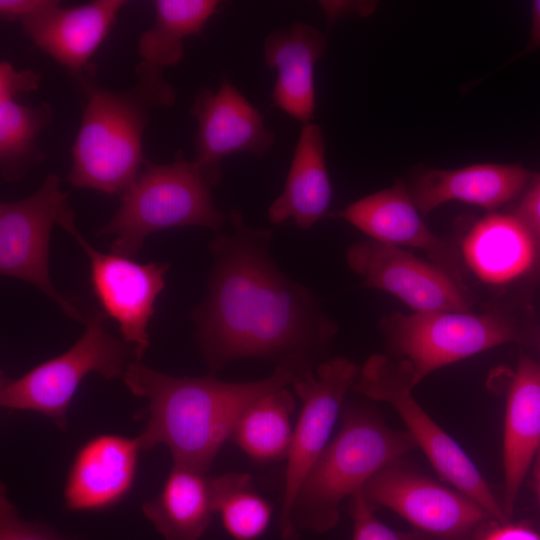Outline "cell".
Masks as SVG:
<instances>
[{"mask_svg": "<svg viewBox=\"0 0 540 540\" xmlns=\"http://www.w3.org/2000/svg\"><path fill=\"white\" fill-rule=\"evenodd\" d=\"M0 540H80L62 535L51 526L22 518L9 500L6 486L0 487Z\"/></svg>", "mask_w": 540, "mask_h": 540, "instance_id": "cell-28", "label": "cell"}, {"mask_svg": "<svg viewBox=\"0 0 540 540\" xmlns=\"http://www.w3.org/2000/svg\"><path fill=\"white\" fill-rule=\"evenodd\" d=\"M361 492L373 511L389 508L433 540H465L492 518L474 500L415 471L402 458L378 471Z\"/></svg>", "mask_w": 540, "mask_h": 540, "instance_id": "cell-11", "label": "cell"}, {"mask_svg": "<svg viewBox=\"0 0 540 540\" xmlns=\"http://www.w3.org/2000/svg\"><path fill=\"white\" fill-rule=\"evenodd\" d=\"M60 3L55 0H0V16L3 20L21 23Z\"/></svg>", "mask_w": 540, "mask_h": 540, "instance_id": "cell-32", "label": "cell"}, {"mask_svg": "<svg viewBox=\"0 0 540 540\" xmlns=\"http://www.w3.org/2000/svg\"><path fill=\"white\" fill-rule=\"evenodd\" d=\"M141 450L137 437L109 433L87 440L67 472L63 488L66 508L95 512L121 502L134 484Z\"/></svg>", "mask_w": 540, "mask_h": 540, "instance_id": "cell-16", "label": "cell"}, {"mask_svg": "<svg viewBox=\"0 0 540 540\" xmlns=\"http://www.w3.org/2000/svg\"><path fill=\"white\" fill-rule=\"evenodd\" d=\"M217 183L181 150L166 164H144L121 194L118 209L96 233L112 236V253L133 258L145 239L162 230L200 226L219 232L227 215L213 201Z\"/></svg>", "mask_w": 540, "mask_h": 540, "instance_id": "cell-5", "label": "cell"}, {"mask_svg": "<svg viewBox=\"0 0 540 540\" xmlns=\"http://www.w3.org/2000/svg\"><path fill=\"white\" fill-rule=\"evenodd\" d=\"M135 74L126 90L100 85L95 70L75 79L85 104L66 177L72 187L122 194L147 162L143 136L152 113L174 105L176 92L160 68L140 61Z\"/></svg>", "mask_w": 540, "mask_h": 540, "instance_id": "cell-3", "label": "cell"}, {"mask_svg": "<svg viewBox=\"0 0 540 540\" xmlns=\"http://www.w3.org/2000/svg\"><path fill=\"white\" fill-rule=\"evenodd\" d=\"M535 460H540V448H539V451H538V453H537V455H536V459H535Z\"/></svg>", "mask_w": 540, "mask_h": 540, "instance_id": "cell-36", "label": "cell"}, {"mask_svg": "<svg viewBox=\"0 0 540 540\" xmlns=\"http://www.w3.org/2000/svg\"><path fill=\"white\" fill-rule=\"evenodd\" d=\"M190 114L197 122L192 160L217 184L224 158L241 152L262 157L275 143L261 113L227 77L218 89L201 90Z\"/></svg>", "mask_w": 540, "mask_h": 540, "instance_id": "cell-14", "label": "cell"}, {"mask_svg": "<svg viewBox=\"0 0 540 540\" xmlns=\"http://www.w3.org/2000/svg\"><path fill=\"white\" fill-rule=\"evenodd\" d=\"M540 48V0L532 4V30L524 53Z\"/></svg>", "mask_w": 540, "mask_h": 540, "instance_id": "cell-34", "label": "cell"}, {"mask_svg": "<svg viewBox=\"0 0 540 540\" xmlns=\"http://www.w3.org/2000/svg\"><path fill=\"white\" fill-rule=\"evenodd\" d=\"M220 5L216 0L153 1L154 24L138 39L141 61L162 70L177 66L184 55V38L202 36Z\"/></svg>", "mask_w": 540, "mask_h": 540, "instance_id": "cell-25", "label": "cell"}, {"mask_svg": "<svg viewBox=\"0 0 540 540\" xmlns=\"http://www.w3.org/2000/svg\"><path fill=\"white\" fill-rule=\"evenodd\" d=\"M332 195L323 130L304 123L283 191L270 205L268 219L273 224L292 219L299 229H310L329 213Z\"/></svg>", "mask_w": 540, "mask_h": 540, "instance_id": "cell-23", "label": "cell"}, {"mask_svg": "<svg viewBox=\"0 0 540 540\" xmlns=\"http://www.w3.org/2000/svg\"><path fill=\"white\" fill-rule=\"evenodd\" d=\"M207 472L173 464L160 493L142 505L164 540H200L214 512Z\"/></svg>", "mask_w": 540, "mask_h": 540, "instance_id": "cell-24", "label": "cell"}, {"mask_svg": "<svg viewBox=\"0 0 540 540\" xmlns=\"http://www.w3.org/2000/svg\"><path fill=\"white\" fill-rule=\"evenodd\" d=\"M539 448L540 364L524 356L508 388L504 421L501 506L509 520L522 482Z\"/></svg>", "mask_w": 540, "mask_h": 540, "instance_id": "cell-22", "label": "cell"}, {"mask_svg": "<svg viewBox=\"0 0 540 540\" xmlns=\"http://www.w3.org/2000/svg\"><path fill=\"white\" fill-rule=\"evenodd\" d=\"M122 377L133 395L147 401L148 419L137 436L141 449L164 444L173 464L207 472L246 408L300 376L276 367L268 377L249 382L222 381L213 374L174 377L134 359Z\"/></svg>", "mask_w": 540, "mask_h": 540, "instance_id": "cell-2", "label": "cell"}, {"mask_svg": "<svg viewBox=\"0 0 540 540\" xmlns=\"http://www.w3.org/2000/svg\"><path fill=\"white\" fill-rule=\"evenodd\" d=\"M515 214L540 244V174L536 175L530 182Z\"/></svg>", "mask_w": 540, "mask_h": 540, "instance_id": "cell-31", "label": "cell"}, {"mask_svg": "<svg viewBox=\"0 0 540 540\" xmlns=\"http://www.w3.org/2000/svg\"><path fill=\"white\" fill-rule=\"evenodd\" d=\"M462 257L483 282L505 285L540 266V244L515 213H493L480 219L465 235Z\"/></svg>", "mask_w": 540, "mask_h": 540, "instance_id": "cell-21", "label": "cell"}, {"mask_svg": "<svg viewBox=\"0 0 540 540\" xmlns=\"http://www.w3.org/2000/svg\"><path fill=\"white\" fill-rule=\"evenodd\" d=\"M530 179L529 171L516 164L428 169L416 176L409 192L422 215L454 200L492 210L517 197Z\"/></svg>", "mask_w": 540, "mask_h": 540, "instance_id": "cell-20", "label": "cell"}, {"mask_svg": "<svg viewBox=\"0 0 540 540\" xmlns=\"http://www.w3.org/2000/svg\"><path fill=\"white\" fill-rule=\"evenodd\" d=\"M465 540H540L527 523L500 522L492 518L479 525Z\"/></svg>", "mask_w": 540, "mask_h": 540, "instance_id": "cell-30", "label": "cell"}, {"mask_svg": "<svg viewBox=\"0 0 540 540\" xmlns=\"http://www.w3.org/2000/svg\"><path fill=\"white\" fill-rule=\"evenodd\" d=\"M67 196L59 177L49 173L31 195L0 203V273L30 283L68 317L84 323L86 315L54 287L49 273L51 232Z\"/></svg>", "mask_w": 540, "mask_h": 540, "instance_id": "cell-10", "label": "cell"}, {"mask_svg": "<svg viewBox=\"0 0 540 540\" xmlns=\"http://www.w3.org/2000/svg\"><path fill=\"white\" fill-rule=\"evenodd\" d=\"M40 80L38 72L0 62V175L5 182L22 179L45 159L38 139L52 123L53 108L47 102L28 106L16 100L21 93L36 91Z\"/></svg>", "mask_w": 540, "mask_h": 540, "instance_id": "cell-18", "label": "cell"}, {"mask_svg": "<svg viewBox=\"0 0 540 540\" xmlns=\"http://www.w3.org/2000/svg\"><path fill=\"white\" fill-rule=\"evenodd\" d=\"M326 47L325 35L301 21L272 31L264 42L265 62L277 73L273 105L302 124L314 116V70Z\"/></svg>", "mask_w": 540, "mask_h": 540, "instance_id": "cell-19", "label": "cell"}, {"mask_svg": "<svg viewBox=\"0 0 540 540\" xmlns=\"http://www.w3.org/2000/svg\"><path fill=\"white\" fill-rule=\"evenodd\" d=\"M228 219L231 234L208 242L212 269L206 295L191 313L210 374L244 358L270 361L300 377L314 373L325 361L337 323L310 288L275 263L274 229L248 225L236 208Z\"/></svg>", "mask_w": 540, "mask_h": 540, "instance_id": "cell-1", "label": "cell"}, {"mask_svg": "<svg viewBox=\"0 0 540 540\" xmlns=\"http://www.w3.org/2000/svg\"><path fill=\"white\" fill-rule=\"evenodd\" d=\"M421 215L410 192L400 181L330 212L326 217L342 219L370 239L423 251L433 264L465 289L458 250L434 235Z\"/></svg>", "mask_w": 540, "mask_h": 540, "instance_id": "cell-15", "label": "cell"}, {"mask_svg": "<svg viewBox=\"0 0 540 540\" xmlns=\"http://www.w3.org/2000/svg\"><path fill=\"white\" fill-rule=\"evenodd\" d=\"M127 3L125 0H94L67 7L60 3L20 24L37 48L76 79L95 69L91 58Z\"/></svg>", "mask_w": 540, "mask_h": 540, "instance_id": "cell-17", "label": "cell"}, {"mask_svg": "<svg viewBox=\"0 0 540 540\" xmlns=\"http://www.w3.org/2000/svg\"><path fill=\"white\" fill-rule=\"evenodd\" d=\"M416 447L408 432L390 428L374 412L346 408L339 432L296 494L290 512L294 531L323 533L334 528L343 499L362 490L378 471Z\"/></svg>", "mask_w": 540, "mask_h": 540, "instance_id": "cell-4", "label": "cell"}, {"mask_svg": "<svg viewBox=\"0 0 540 540\" xmlns=\"http://www.w3.org/2000/svg\"><path fill=\"white\" fill-rule=\"evenodd\" d=\"M380 328L390 348L411 364L417 383L443 366L519 340L515 325L498 314L395 312Z\"/></svg>", "mask_w": 540, "mask_h": 540, "instance_id": "cell-8", "label": "cell"}, {"mask_svg": "<svg viewBox=\"0 0 540 540\" xmlns=\"http://www.w3.org/2000/svg\"><path fill=\"white\" fill-rule=\"evenodd\" d=\"M349 510L353 519L352 540H433L418 530L397 531L380 522L361 490L350 497Z\"/></svg>", "mask_w": 540, "mask_h": 540, "instance_id": "cell-29", "label": "cell"}, {"mask_svg": "<svg viewBox=\"0 0 540 540\" xmlns=\"http://www.w3.org/2000/svg\"><path fill=\"white\" fill-rule=\"evenodd\" d=\"M360 370L352 361L337 357L326 359L315 372L299 377L292 385L302 402L294 424L286 456L285 482L280 513L283 540H296L298 533L290 524V512L304 479L330 442V436L344 398L357 381Z\"/></svg>", "mask_w": 540, "mask_h": 540, "instance_id": "cell-12", "label": "cell"}, {"mask_svg": "<svg viewBox=\"0 0 540 540\" xmlns=\"http://www.w3.org/2000/svg\"><path fill=\"white\" fill-rule=\"evenodd\" d=\"M534 489L540 505V460H535L534 464Z\"/></svg>", "mask_w": 540, "mask_h": 540, "instance_id": "cell-35", "label": "cell"}, {"mask_svg": "<svg viewBox=\"0 0 540 540\" xmlns=\"http://www.w3.org/2000/svg\"><path fill=\"white\" fill-rule=\"evenodd\" d=\"M322 6L324 13L327 16L329 24H333L340 17L351 14L365 12L367 15L368 12L373 11L372 4H360L356 2H335V1H321L319 2Z\"/></svg>", "mask_w": 540, "mask_h": 540, "instance_id": "cell-33", "label": "cell"}, {"mask_svg": "<svg viewBox=\"0 0 540 540\" xmlns=\"http://www.w3.org/2000/svg\"><path fill=\"white\" fill-rule=\"evenodd\" d=\"M58 225L88 257L92 289L101 311L118 324L123 340L132 346L135 359L140 361L150 345L148 326L156 299L165 287L169 265L138 263L129 257L97 250L78 231L69 203L62 209Z\"/></svg>", "mask_w": 540, "mask_h": 540, "instance_id": "cell-9", "label": "cell"}, {"mask_svg": "<svg viewBox=\"0 0 540 540\" xmlns=\"http://www.w3.org/2000/svg\"><path fill=\"white\" fill-rule=\"evenodd\" d=\"M350 269L363 285L390 293L414 312H470V300L450 276L404 248L373 239L358 241L346 251Z\"/></svg>", "mask_w": 540, "mask_h": 540, "instance_id": "cell-13", "label": "cell"}, {"mask_svg": "<svg viewBox=\"0 0 540 540\" xmlns=\"http://www.w3.org/2000/svg\"><path fill=\"white\" fill-rule=\"evenodd\" d=\"M406 360L374 354L360 370L353 390L376 401L389 403L402 418L408 433L440 475L455 489L479 504L494 520L509 521L501 503L463 449L441 429L413 398L417 385Z\"/></svg>", "mask_w": 540, "mask_h": 540, "instance_id": "cell-7", "label": "cell"}, {"mask_svg": "<svg viewBox=\"0 0 540 540\" xmlns=\"http://www.w3.org/2000/svg\"><path fill=\"white\" fill-rule=\"evenodd\" d=\"M214 512L235 540H255L267 529L272 507L254 488L246 473H225L211 478Z\"/></svg>", "mask_w": 540, "mask_h": 540, "instance_id": "cell-27", "label": "cell"}, {"mask_svg": "<svg viewBox=\"0 0 540 540\" xmlns=\"http://www.w3.org/2000/svg\"><path fill=\"white\" fill-rule=\"evenodd\" d=\"M105 317L102 311L93 310L86 315L81 337L64 353L18 378L2 374L1 407L39 413L66 431L68 409L84 378L90 373L105 379L123 376L131 362L134 349L106 329Z\"/></svg>", "mask_w": 540, "mask_h": 540, "instance_id": "cell-6", "label": "cell"}, {"mask_svg": "<svg viewBox=\"0 0 540 540\" xmlns=\"http://www.w3.org/2000/svg\"><path fill=\"white\" fill-rule=\"evenodd\" d=\"M294 397L287 387L254 401L239 417L231 440L257 462L286 459L294 425Z\"/></svg>", "mask_w": 540, "mask_h": 540, "instance_id": "cell-26", "label": "cell"}]
</instances>
